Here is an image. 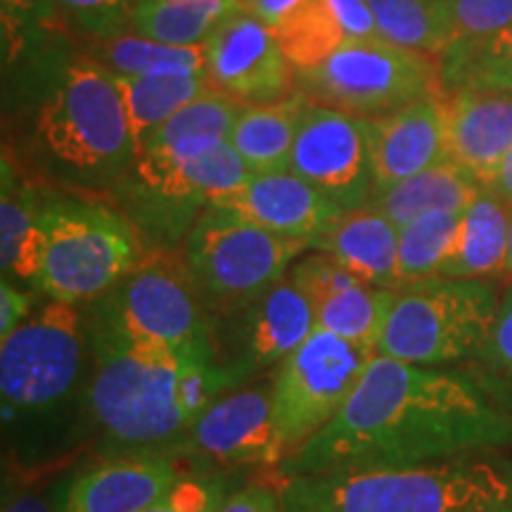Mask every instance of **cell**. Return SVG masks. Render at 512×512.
<instances>
[{
  "label": "cell",
  "instance_id": "cell-35",
  "mask_svg": "<svg viewBox=\"0 0 512 512\" xmlns=\"http://www.w3.org/2000/svg\"><path fill=\"white\" fill-rule=\"evenodd\" d=\"M458 368H463L512 413V285L501 294V306L482 349Z\"/></svg>",
  "mask_w": 512,
  "mask_h": 512
},
{
  "label": "cell",
  "instance_id": "cell-2",
  "mask_svg": "<svg viewBox=\"0 0 512 512\" xmlns=\"http://www.w3.org/2000/svg\"><path fill=\"white\" fill-rule=\"evenodd\" d=\"M91 375L83 306L43 297L15 332L0 339V413L5 475L41 479L81 463Z\"/></svg>",
  "mask_w": 512,
  "mask_h": 512
},
{
  "label": "cell",
  "instance_id": "cell-27",
  "mask_svg": "<svg viewBox=\"0 0 512 512\" xmlns=\"http://www.w3.org/2000/svg\"><path fill=\"white\" fill-rule=\"evenodd\" d=\"M482 190V183L444 159L422 174L375 192L368 207L380 211L401 230L430 211H465Z\"/></svg>",
  "mask_w": 512,
  "mask_h": 512
},
{
  "label": "cell",
  "instance_id": "cell-44",
  "mask_svg": "<svg viewBox=\"0 0 512 512\" xmlns=\"http://www.w3.org/2000/svg\"><path fill=\"white\" fill-rule=\"evenodd\" d=\"M505 280L512 285V207H510V256H508V273H505Z\"/></svg>",
  "mask_w": 512,
  "mask_h": 512
},
{
  "label": "cell",
  "instance_id": "cell-43",
  "mask_svg": "<svg viewBox=\"0 0 512 512\" xmlns=\"http://www.w3.org/2000/svg\"><path fill=\"white\" fill-rule=\"evenodd\" d=\"M489 190H494L503 202H508L512 207V152L508 155V159L503 162L501 169H498L494 181L489 183Z\"/></svg>",
  "mask_w": 512,
  "mask_h": 512
},
{
  "label": "cell",
  "instance_id": "cell-8",
  "mask_svg": "<svg viewBox=\"0 0 512 512\" xmlns=\"http://www.w3.org/2000/svg\"><path fill=\"white\" fill-rule=\"evenodd\" d=\"M501 306L491 280L432 278L392 290L377 354L425 368H458L482 349Z\"/></svg>",
  "mask_w": 512,
  "mask_h": 512
},
{
  "label": "cell",
  "instance_id": "cell-16",
  "mask_svg": "<svg viewBox=\"0 0 512 512\" xmlns=\"http://www.w3.org/2000/svg\"><path fill=\"white\" fill-rule=\"evenodd\" d=\"M211 88L242 107L275 105L297 93V69L271 29L247 12L228 17L204 43Z\"/></svg>",
  "mask_w": 512,
  "mask_h": 512
},
{
  "label": "cell",
  "instance_id": "cell-20",
  "mask_svg": "<svg viewBox=\"0 0 512 512\" xmlns=\"http://www.w3.org/2000/svg\"><path fill=\"white\" fill-rule=\"evenodd\" d=\"M444 159V95L413 102L387 117L370 119V162H373L375 192L422 174Z\"/></svg>",
  "mask_w": 512,
  "mask_h": 512
},
{
  "label": "cell",
  "instance_id": "cell-6",
  "mask_svg": "<svg viewBox=\"0 0 512 512\" xmlns=\"http://www.w3.org/2000/svg\"><path fill=\"white\" fill-rule=\"evenodd\" d=\"M38 294L86 306L112 290L150 247L124 211L100 200L43 190Z\"/></svg>",
  "mask_w": 512,
  "mask_h": 512
},
{
  "label": "cell",
  "instance_id": "cell-11",
  "mask_svg": "<svg viewBox=\"0 0 512 512\" xmlns=\"http://www.w3.org/2000/svg\"><path fill=\"white\" fill-rule=\"evenodd\" d=\"M375 356L373 349L316 328L280 363L271 375L273 415L287 460L342 413Z\"/></svg>",
  "mask_w": 512,
  "mask_h": 512
},
{
  "label": "cell",
  "instance_id": "cell-34",
  "mask_svg": "<svg viewBox=\"0 0 512 512\" xmlns=\"http://www.w3.org/2000/svg\"><path fill=\"white\" fill-rule=\"evenodd\" d=\"M0 29L5 64H15L67 36L69 24L57 0H0Z\"/></svg>",
  "mask_w": 512,
  "mask_h": 512
},
{
  "label": "cell",
  "instance_id": "cell-40",
  "mask_svg": "<svg viewBox=\"0 0 512 512\" xmlns=\"http://www.w3.org/2000/svg\"><path fill=\"white\" fill-rule=\"evenodd\" d=\"M3 512H57L48 494L38 489V479L5 475Z\"/></svg>",
  "mask_w": 512,
  "mask_h": 512
},
{
  "label": "cell",
  "instance_id": "cell-26",
  "mask_svg": "<svg viewBox=\"0 0 512 512\" xmlns=\"http://www.w3.org/2000/svg\"><path fill=\"white\" fill-rule=\"evenodd\" d=\"M309 100L302 93L275 105L242 107L228 143L249 166L252 174L290 171L292 145Z\"/></svg>",
  "mask_w": 512,
  "mask_h": 512
},
{
  "label": "cell",
  "instance_id": "cell-19",
  "mask_svg": "<svg viewBox=\"0 0 512 512\" xmlns=\"http://www.w3.org/2000/svg\"><path fill=\"white\" fill-rule=\"evenodd\" d=\"M209 204L235 211L268 233L306 242L316 240L344 214V209L292 171L254 174L242 188Z\"/></svg>",
  "mask_w": 512,
  "mask_h": 512
},
{
  "label": "cell",
  "instance_id": "cell-18",
  "mask_svg": "<svg viewBox=\"0 0 512 512\" xmlns=\"http://www.w3.org/2000/svg\"><path fill=\"white\" fill-rule=\"evenodd\" d=\"M446 159L489 188L512 152V93H444Z\"/></svg>",
  "mask_w": 512,
  "mask_h": 512
},
{
  "label": "cell",
  "instance_id": "cell-30",
  "mask_svg": "<svg viewBox=\"0 0 512 512\" xmlns=\"http://www.w3.org/2000/svg\"><path fill=\"white\" fill-rule=\"evenodd\" d=\"M86 57L117 76L197 74L207 67L204 46H169L136 34L91 41Z\"/></svg>",
  "mask_w": 512,
  "mask_h": 512
},
{
  "label": "cell",
  "instance_id": "cell-31",
  "mask_svg": "<svg viewBox=\"0 0 512 512\" xmlns=\"http://www.w3.org/2000/svg\"><path fill=\"white\" fill-rule=\"evenodd\" d=\"M377 36L394 46L441 57L453 46L448 0H366Z\"/></svg>",
  "mask_w": 512,
  "mask_h": 512
},
{
  "label": "cell",
  "instance_id": "cell-12",
  "mask_svg": "<svg viewBox=\"0 0 512 512\" xmlns=\"http://www.w3.org/2000/svg\"><path fill=\"white\" fill-rule=\"evenodd\" d=\"M316 330L313 311L290 275L249 302L211 316L214 363L238 387L271 377Z\"/></svg>",
  "mask_w": 512,
  "mask_h": 512
},
{
  "label": "cell",
  "instance_id": "cell-1",
  "mask_svg": "<svg viewBox=\"0 0 512 512\" xmlns=\"http://www.w3.org/2000/svg\"><path fill=\"white\" fill-rule=\"evenodd\" d=\"M512 448V413L463 368L377 354L342 413L278 477L415 465Z\"/></svg>",
  "mask_w": 512,
  "mask_h": 512
},
{
  "label": "cell",
  "instance_id": "cell-7",
  "mask_svg": "<svg viewBox=\"0 0 512 512\" xmlns=\"http://www.w3.org/2000/svg\"><path fill=\"white\" fill-rule=\"evenodd\" d=\"M83 316L91 328L214 361L211 318L183 249H147L112 290L83 306Z\"/></svg>",
  "mask_w": 512,
  "mask_h": 512
},
{
  "label": "cell",
  "instance_id": "cell-42",
  "mask_svg": "<svg viewBox=\"0 0 512 512\" xmlns=\"http://www.w3.org/2000/svg\"><path fill=\"white\" fill-rule=\"evenodd\" d=\"M309 0H242V12L264 24L273 34L297 15Z\"/></svg>",
  "mask_w": 512,
  "mask_h": 512
},
{
  "label": "cell",
  "instance_id": "cell-24",
  "mask_svg": "<svg viewBox=\"0 0 512 512\" xmlns=\"http://www.w3.org/2000/svg\"><path fill=\"white\" fill-rule=\"evenodd\" d=\"M43 190L17 169L15 157L3 152V192H0V264L3 280L36 287L43 261L41 228Z\"/></svg>",
  "mask_w": 512,
  "mask_h": 512
},
{
  "label": "cell",
  "instance_id": "cell-17",
  "mask_svg": "<svg viewBox=\"0 0 512 512\" xmlns=\"http://www.w3.org/2000/svg\"><path fill=\"white\" fill-rule=\"evenodd\" d=\"M290 280L304 294L316 328L349 339L377 354L392 290L370 287L330 254H304L290 268Z\"/></svg>",
  "mask_w": 512,
  "mask_h": 512
},
{
  "label": "cell",
  "instance_id": "cell-36",
  "mask_svg": "<svg viewBox=\"0 0 512 512\" xmlns=\"http://www.w3.org/2000/svg\"><path fill=\"white\" fill-rule=\"evenodd\" d=\"M233 489L238 486L233 484L230 472H188L162 498L140 512H219Z\"/></svg>",
  "mask_w": 512,
  "mask_h": 512
},
{
  "label": "cell",
  "instance_id": "cell-39",
  "mask_svg": "<svg viewBox=\"0 0 512 512\" xmlns=\"http://www.w3.org/2000/svg\"><path fill=\"white\" fill-rule=\"evenodd\" d=\"M219 512H287V508L278 486L252 482L230 491Z\"/></svg>",
  "mask_w": 512,
  "mask_h": 512
},
{
  "label": "cell",
  "instance_id": "cell-22",
  "mask_svg": "<svg viewBox=\"0 0 512 512\" xmlns=\"http://www.w3.org/2000/svg\"><path fill=\"white\" fill-rule=\"evenodd\" d=\"M311 249L330 254L370 287H399V228L373 207L344 211Z\"/></svg>",
  "mask_w": 512,
  "mask_h": 512
},
{
  "label": "cell",
  "instance_id": "cell-23",
  "mask_svg": "<svg viewBox=\"0 0 512 512\" xmlns=\"http://www.w3.org/2000/svg\"><path fill=\"white\" fill-rule=\"evenodd\" d=\"M275 38L299 72L325 62L349 43L377 38V27L366 0H309L275 31Z\"/></svg>",
  "mask_w": 512,
  "mask_h": 512
},
{
  "label": "cell",
  "instance_id": "cell-28",
  "mask_svg": "<svg viewBox=\"0 0 512 512\" xmlns=\"http://www.w3.org/2000/svg\"><path fill=\"white\" fill-rule=\"evenodd\" d=\"M121 98H124L128 121H131L136 155L143 145L162 128L171 117L207 95L211 81L207 72L197 74H162V76H117Z\"/></svg>",
  "mask_w": 512,
  "mask_h": 512
},
{
  "label": "cell",
  "instance_id": "cell-37",
  "mask_svg": "<svg viewBox=\"0 0 512 512\" xmlns=\"http://www.w3.org/2000/svg\"><path fill=\"white\" fill-rule=\"evenodd\" d=\"M140 0H57L69 29L88 41L131 34V17Z\"/></svg>",
  "mask_w": 512,
  "mask_h": 512
},
{
  "label": "cell",
  "instance_id": "cell-10",
  "mask_svg": "<svg viewBox=\"0 0 512 512\" xmlns=\"http://www.w3.org/2000/svg\"><path fill=\"white\" fill-rule=\"evenodd\" d=\"M297 93L313 105L377 119L446 93L437 55L384 38L349 43L328 60L297 72Z\"/></svg>",
  "mask_w": 512,
  "mask_h": 512
},
{
  "label": "cell",
  "instance_id": "cell-3",
  "mask_svg": "<svg viewBox=\"0 0 512 512\" xmlns=\"http://www.w3.org/2000/svg\"><path fill=\"white\" fill-rule=\"evenodd\" d=\"M88 328V458L174 453L221 394L238 389L211 358Z\"/></svg>",
  "mask_w": 512,
  "mask_h": 512
},
{
  "label": "cell",
  "instance_id": "cell-32",
  "mask_svg": "<svg viewBox=\"0 0 512 512\" xmlns=\"http://www.w3.org/2000/svg\"><path fill=\"white\" fill-rule=\"evenodd\" d=\"M439 62L446 91L512 93V24L494 36L453 43Z\"/></svg>",
  "mask_w": 512,
  "mask_h": 512
},
{
  "label": "cell",
  "instance_id": "cell-38",
  "mask_svg": "<svg viewBox=\"0 0 512 512\" xmlns=\"http://www.w3.org/2000/svg\"><path fill=\"white\" fill-rule=\"evenodd\" d=\"M453 43L494 36L512 24V0H448Z\"/></svg>",
  "mask_w": 512,
  "mask_h": 512
},
{
  "label": "cell",
  "instance_id": "cell-33",
  "mask_svg": "<svg viewBox=\"0 0 512 512\" xmlns=\"http://www.w3.org/2000/svg\"><path fill=\"white\" fill-rule=\"evenodd\" d=\"M463 211H430L399 230V287L439 278Z\"/></svg>",
  "mask_w": 512,
  "mask_h": 512
},
{
  "label": "cell",
  "instance_id": "cell-41",
  "mask_svg": "<svg viewBox=\"0 0 512 512\" xmlns=\"http://www.w3.org/2000/svg\"><path fill=\"white\" fill-rule=\"evenodd\" d=\"M34 309V294L22 290L10 280H3L0 283V339L15 332L34 313Z\"/></svg>",
  "mask_w": 512,
  "mask_h": 512
},
{
  "label": "cell",
  "instance_id": "cell-21",
  "mask_svg": "<svg viewBox=\"0 0 512 512\" xmlns=\"http://www.w3.org/2000/svg\"><path fill=\"white\" fill-rule=\"evenodd\" d=\"M240 110L242 105L235 100L219 91H209L157 128L155 136L136 155L131 169L136 192L152 188L174 174L178 166L204 155L214 145L226 143Z\"/></svg>",
  "mask_w": 512,
  "mask_h": 512
},
{
  "label": "cell",
  "instance_id": "cell-25",
  "mask_svg": "<svg viewBox=\"0 0 512 512\" xmlns=\"http://www.w3.org/2000/svg\"><path fill=\"white\" fill-rule=\"evenodd\" d=\"M510 256V204L484 188L460 214V226L439 278H505Z\"/></svg>",
  "mask_w": 512,
  "mask_h": 512
},
{
  "label": "cell",
  "instance_id": "cell-5",
  "mask_svg": "<svg viewBox=\"0 0 512 512\" xmlns=\"http://www.w3.org/2000/svg\"><path fill=\"white\" fill-rule=\"evenodd\" d=\"M36 138L67 181L110 185L136 164V140L114 76L76 57L57 76L36 114Z\"/></svg>",
  "mask_w": 512,
  "mask_h": 512
},
{
  "label": "cell",
  "instance_id": "cell-29",
  "mask_svg": "<svg viewBox=\"0 0 512 512\" xmlns=\"http://www.w3.org/2000/svg\"><path fill=\"white\" fill-rule=\"evenodd\" d=\"M235 12H242V0H140L131 34L169 46H204Z\"/></svg>",
  "mask_w": 512,
  "mask_h": 512
},
{
  "label": "cell",
  "instance_id": "cell-15",
  "mask_svg": "<svg viewBox=\"0 0 512 512\" xmlns=\"http://www.w3.org/2000/svg\"><path fill=\"white\" fill-rule=\"evenodd\" d=\"M197 467L174 453L86 458L48 489L57 512H140Z\"/></svg>",
  "mask_w": 512,
  "mask_h": 512
},
{
  "label": "cell",
  "instance_id": "cell-4",
  "mask_svg": "<svg viewBox=\"0 0 512 512\" xmlns=\"http://www.w3.org/2000/svg\"><path fill=\"white\" fill-rule=\"evenodd\" d=\"M278 489L287 512H512V456L294 475Z\"/></svg>",
  "mask_w": 512,
  "mask_h": 512
},
{
  "label": "cell",
  "instance_id": "cell-13",
  "mask_svg": "<svg viewBox=\"0 0 512 512\" xmlns=\"http://www.w3.org/2000/svg\"><path fill=\"white\" fill-rule=\"evenodd\" d=\"M178 456L197 470H266L278 475L287 453L275 425L271 377L221 394L190 427Z\"/></svg>",
  "mask_w": 512,
  "mask_h": 512
},
{
  "label": "cell",
  "instance_id": "cell-9",
  "mask_svg": "<svg viewBox=\"0 0 512 512\" xmlns=\"http://www.w3.org/2000/svg\"><path fill=\"white\" fill-rule=\"evenodd\" d=\"M309 249L311 242L268 233L235 211L207 204L185 235L183 259L211 318L266 292Z\"/></svg>",
  "mask_w": 512,
  "mask_h": 512
},
{
  "label": "cell",
  "instance_id": "cell-14",
  "mask_svg": "<svg viewBox=\"0 0 512 512\" xmlns=\"http://www.w3.org/2000/svg\"><path fill=\"white\" fill-rule=\"evenodd\" d=\"M290 171L339 209L368 207L375 192L370 119L309 102L292 145Z\"/></svg>",
  "mask_w": 512,
  "mask_h": 512
}]
</instances>
